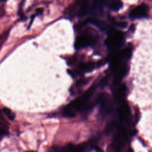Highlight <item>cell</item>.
Segmentation results:
<instances>
[{"label":"cell","instance_id":"277c9868","mask_svg":"<svg viewBox=\"0 0 152 152\" xmlns=\"http://www.w3.org/2000/svg\"><path fill=\"white\" fill-rule=\"evenodd\" d=\"M77 3L80 7V10L78 12L80 16L86 15L90 13L92 0H79Z\"/></svg>","mask_w":152,"mask_h":152},{"label":"cell","instance_id":"9c48e42d","mask_svg":"<svg viewBox=\"0 0 152 152\" xmlns=\"http://www.w3.org/2000/svg\"><path fill=\"white\" fill-rule=\"evenodd\" d=\"M4 113L6 114L10 120H14L15 118V115L11 112V110L7 108H4L3 109Z\"/></svg>","mask_w":152,"mask_h":152},{"label":"cell","instance_id":"8fae6325","mask_svg":"<svg viewBox=\"0 0 152 152\" xmlns=\"http://www.w3.org/2000/svg\"><path fill=\"white\" fill-rule=\"evenodd\" d=\"M43 13V9L42 8H38L36 10V14L40 15L42 14Z\"/></svg>","mask_w":152,"mask_h":152},{"label":"cell","instance_id":"8992f818","mask_svg":"<svg viewBox=\"0 0 152 152\" xmlns=\"http://www.w3.org/2000/svg\"><path fill=\"white\" fill-rule=\"evenodd\" d=\"M109 7L112 11H117L120 10L122 7V3L120 0H112L109 3Z\"/></svg>","mask_w":152,"mask_h":152},{"label":"cell","instance_id":"ba28073f","mask_svg":"<svg viewBox=\"0 0 152 152\" xmlns=\"http://www.w3.org/2000/svg\"><path fill=\"white\" fill-rule=\"evenodd\" d=\"M80 68L82 70L86 72H89L93 70L94 68V64L93 63H83L80 65Z\"/></svg>","mask_w":152,"mask_h":152},{"label":"cell","instance_id":"3957f363","mask_svg":"<svg viewBox=\"0 0 152 152\" xmlns=\"http://www.w3.org/2000/svg\"><path fill=\"white\" fill-rule=\"evenodd\" d=\"M92 42V39L90 36L87 34H83L77 37L75 40L74 46L76 49L86 48L89 46Z\"/></svg>","mask_w":152,"mask_h":152},{"label":"cell","instance_id":"7c38bea8","mask_svg":"<svg viewBox=\"0 0 152 152\" xmlns=\"http://www.w3.org/2000/svg\"><path fill=\"white\" fill-rule=\"evenodd\" d=\"M7 0H0V1H2V2H4V1H6Z\"/></svg>","mask_w":152,"mask_h":152},{"label":"cell","instance_id":"52a82bcc","mask_svg":"<svg viewBox=\"0 0 152 152\" xmlns=\"http://www.w3.org/2000/svg\"><path fill=\"white\" fill-rule=\"evenodd\" d=\"M63 115L64 117L69 118H73L76 116L75 113L72 109V108H71L70 106H68L64 109L63 112Z\"/></svg>","mask_w":152,"mask_h":152},{"label":"cell","instance_id":"4fadbf2b","mask_svg":"<svg viewBox=\"0 0 152 152\" xmlns=\"http://www.w3.org/2000/svg\"><path fill=\"white\" fill-rule=\"evenodd\" d=\"M0 115H1V111H0Z\"/></svg>","mask_w":152,"mask_h":152},{"label":"cell","instance_id":"30bf717a","mask_svg":"<svg viewBox=\"0 0 152 152\" xmlns=\"http://www.w3.org/2000/svg\"><path fill=\"white\" fill-rule=\"evenodd\" d=\"M7 134V131L4 128H0V137L5 136Z\"/></svg>","mask_w":152,"mask_h":152},{"label":"cell","instance_id":"6da1fadb","mask_svg":"<svg viewBox=\"0 0 152 152\" xmlns=\"http://www.w3.org/2000/svg\"><path fill=\"white\" fill-rule=\"evenodd\" d=\"M123 40L124 35L122 32H112L106 40V44L109 48H115L120 46Z\"/></svg>","mask_w":152,"mask_h":152},{"label":"cell","instance_id":"7a4b0ae2","mask_svg":"<svg viewBox=\"0 0 152 152\" xmlns=\"http://www.w3.org/2000/svg\"><path fill=\"white\" fill-rule=\"evenodd\" d=\"M148 10V6L145 4H141L130 12L129 17L132 19H139L146 17L147 15Z\"/></svg>","mask_w":152,"mask_h":152},{"label":"cell","instance_id":"5b68a950","mask_svg":"<svg viewBox=\"0 0 152 152\" xmlns=\"http://www.w3.org/2000/svg\"><path fill=\"white\" fill-rule=\"evenodd\" d=\"M85 23H91L92 25H94L98 27L100 29L102 30L106 31V30H109L108 26L104 22L98 20L96 18H88L85 21Z\"/></svg>","mask_w":152,"mask_h":152}]
</instances>
